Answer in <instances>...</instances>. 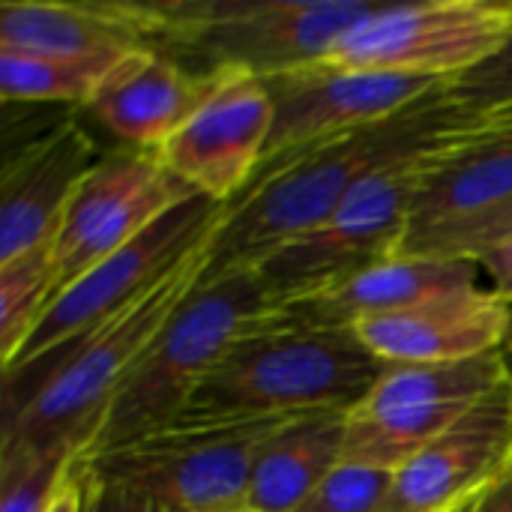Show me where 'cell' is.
<instances>
[{"label":"cell","mask_w":512,"mask_h":512,"mask_svg":"<svg viewBox=\"0 0 512 512\" xmlns=\"http://www.w3.org/2000/svg\"><path fill=\"white\" fill-rule=\"evenodd\" d=\"M474 117L456 108L447 87L402 114L300 150L264 171L225 210L210 240L201 282L255 267L264 255L330 219L366 180L408 159L471 138Z\"/></svg>","instance_id":"6da1fadb"},{"label":"cell","mask_w":512,"mask_h":512,"mask_svg":"<svg viewBox=\"0 0 512 512\" xmlns=\"http://www.w3.org/2000/svg\"><path fill=\"white\" fill-rule=\"evenodd\" d=\"M210 240L213 234L183 255L135 303L60 354L30 384L6 393L0 456L36 453L63 444L75 447L78 456L87 450L93 429L99 426L123 378L177 306L198 288L207 270Z\"/></svg>","instance_id":"7a4b0ae2"},{"label":"cell","mask_w":512,"mask_h":512,"mask_svg":"<svg viewBox=\"0 0 512 512\" xmlns=\"http://www.w3.org/2000/svg\"><path fill=\"white\" fill-rule=\"evenodd\" d=\"M267 306L270 294L255 267L198 282L123 378L78 459L114 453L180 417L216 360Z\"/></svg>","instance_id":"3957f363"},{"label":"cell","mask_w":512,"mask_h":512,"mask_svg":"<svg viewBox=\"0 0 512 512\" xmlns=\"http://www.w3.org/2000/svg\"><path fill=\"white\" fill-rule=\"evenodd\" d=\"M255 324V321H252ZM354 330L249 327L198 384V414H348L384 375Z\"/></svg>","instance_id":"277c9868"},{"label":"cell","mask_w":512,"mask_h":512,"mask_svg":"<svg viewBox=\"0 0 512 512\" xmlns=\"http://www.w3.org/2000/svg\"><path fill=\"white\" fill-rule=\"evenodd\" d=\"M306 414L183 411L156 432L96 459L84 471L150 495L165 512H228L246 504L258 450Z\"/></svg>","instance_id":"5b68a950"},{"label":"cell","mask_w":512,"mask_h":512,"mask_svg":"<svg viewBox=\"0 0 512 512\" xmlns=\"http://www.w3.org/2000/svg\"><path fill=\"white\" fill-rule=\"evenodd\" d=\"M366 0H168L156 3L165 54H192L207 69L273 78L321 63L339 36L372 15Z\"/></svg>","instance_id":"8992f818"},{"label":"cell","mask_w":512,"mask_h":512,"mask_svg":"<svg viewBox=\"0 0 512 512\" xmlns=\"http://www.w3.org/2000/svg\"><path fill=\"white\" fill-rule=\"evenodd\" d=\"M225 210V204H216L204 195H189L123 249L99 261L57 300H51L15 360L3 369L6 393L30 384L75 342L87 339L93 330L135 303L183 255H189L216 231Z\"/></svg>","instance_id":"52a82bcc"},{"label":"cell","mask_w":512,"mask_h":512,"mask_svg":"<svg viewBox=\"0 0 512 512\" xmlns=\"http://www.w3.org/2000/svg\"><path fill=\"white\" fill-rule=\"evenodd\" d=\"M507 378L504 348L459 363H387L345 414L342 462L396 474Z\"/></svg>","instance_id":"ba28073f"},{"label":"cell","mask_w":512,"mask_h":512,"mask_svg":"<svg viewBox=\"0 0 512 512\" xmlns=\"http://www.w3.org/2000/svg\"><path fill=\"white\" fill-rule=\"evenodd\" d=\"M510 39L512 0L384 3L339 36L321 63L453 81Z\"/></svg>","instance_id":"9c48e42d"},{"label":"cell","mask_w":512,"mask_h":512,"mask_svg":"<svg viewBox=\"0 0 512 512\" xmlns=\"http://www.w3.org/2000/svg\"><path fill=\"white\" fill-rule=\"evenodd\" d=\"M435 153L375 174L330 219L264 255L255 270L270 303L318 291L369 264L399 255L411 228L420 183Z\"/></svg>","instance_id":"30bf717a"},{"label":"cell","mask_w":512,"mask_h":512,"mask_svg":"<svg viewBox=\"0 0 512 512\" xmlns=\"http://www.w3.org/2000/svg\"><path fill=\"white\" fill-rule=\"evenodd\" d=\"M189 195L195 192L162 165L159 153L129 147L102 156L75 189L51 240L48 303Z\"/></svg>","instance_id":"8fae6325"},{"label":"cell","mask_w":512,"mask_h":512,"mask_svg":"<svg viewBox=\"0 0 512 512\" xmlns=\"http://www.w3.org/2000/svg\"><path fill=\"white\" fill-rule=\"evenodd\" d=\"M264 81L273 96V135L261 171L315 144L384 123L450 84L441 78L342 69L327 63Z\"/></svg>","instance_id":"7c38bea8"},{"label":"cell","mask_w":512,"mask_h":512,"mask_svg":"<svg viewBox=\"0 0 512 512\" xmlns=\"http://www.w3.org/2000/svg\"><path fill=\"white\" fill-rule=\"evenodd\" d=\"M270 135L267 81L243 69H216L213 90L159 147V159L195 195L231 207L261 171Z\"/></svg>","instance_id":"4fadbf2b"},{"label":"cell","mask_w":512,"mask_h":512,"mask_svg":"<svg viewBox=\"0 0 512 512\" xmlns=\"http://www.w3.org/2000/svg\"><path fill=\"white\" fill-rule=\"evenodd\" d=\"M512 474V375L393 474L381 512H450Z\"/></svg>","instance_id":"5bb4252c"},{"label":"cell","mask_w":512,"mask_h":512,"mask_svg":"<svg viewBox=\"0 0 512 512\" xmlns=\"http://www.w3.org/2000/svg\"><path fill=\"white\" fill-rule=\"evenodd\" d=\"M480 288V264L468 258L393 255L318 291L270 303L258 330H354L363 321L426 303L441 294Z\"/></svg>","instance_id":"9a60e30c"},{"label":"cell","mask_w":512,"mask_h":512,"mask_svg":"<svg viewBox=\"0 0 512 512\" xmlns=\"http://www.w3.org/2000/svg\"><path fill=\"white\" fill-rule=\"evenodd\" d=\"M99 159L93 138L72 117L6 150L0 174V264L54 240L75 189Z\"/></svg>","instance_id":"2e32d148"},{"label":"cell","mask_w":512,"mask_h":512,"mask_svg":"<svg viewBox=\"0 0 512 512\" xmlns=\"http://www.w3.org/2000/svg\"><path fill=\"white\" fill-rule=\"evenodd\" d=\"M0 51L27 57L165 51V30L156 3L3 0Z\"/></svg>","instance_id":"e0dca14e"},{"label":"cell","mask_w":512,"mask_h":512,"mask_svg":"<svg viewBox=\"0 0 512 512\" xmlns=\"http://www.w3.org/2000/svg\"><path fill=\"white\" fill-rule=\"evenodd\" d=\"M510 309L489 288H465L426 303L363 321L354 327L360 342L381 363H459L507 342Z\"/></svg>","instance_id":"ac0fdd59"},{"label":"cell","mask_w":512,"mask_h":512,"mask_svg":"<svg viewBox=\"0 0 512 512\" xmlns=\"http://www.w3.org/2000/svg\"><path fill=\"white\" fill-rule=\"evenodd\" d=\"M216 69L192 72L165 51H129L90 99L96 120L132 150L159 147L198 111Z\"/></svg>","instance_id":"d6986e66"},{"label":"cell","mask_w":512,"mask_h":512,"mask_svg":"<svg viewBox=\"0 0 512 512\" xmlns=\"http://www.w3.org/2000/svg\"><path fill=\"white\" fill-rule=\"evenodd\" d=\"M510 201L512 138H465L432 156L405 240L480 219Z\"/></svg>","instance_id":"ffe728a7"},{"label":"cell","mask_w":512,"mask_h":512,"mask_svg":"<svg viewBox=\"0 0 512 512\" xmlns=\"http://www.w3.org/2000/svg\"><path fill=\"white\" fill-rule=\"evenodd\" d=\"M345 459V414H306L279 429L252 468L246 510L294 512Z\"/></svg>","instance_id":"44dd1931"},{"label":"cell","mask_w":512,"mask_h":512,"mask_svg":"<svg viewBox=\"0 0 512 512\" xmlns=\"http://www.w3.org/2000/svg\"><path fill=\"white\" fill-rule=\"evenodd\" d=\"M129 54V51H126ZM126 54L93 57H27L0 51V93L3 102L21 105H90L111 69Z\"/></svg>","instance_id":"7402d4cb"},{"label":"cell","mask_w":512,"mask_h":512,"mask_svg":"<svg viewBox=\"0 0 512 512\" xmlns=\"http://www.w3.org/2000/svg\"><path fill=\"white\" fill-rule=\"evenodd\" d=\"M51 294V243L0 264V363L15 360Z\"/></svg>","instance_id":"603a6c76"},{"label":"cell","mask_w":512,"mask_h":512,"mask_svg":"<svg viewBox=\"0 0 512 512\" xmlns=\"http://www.w3.org/2000/svg\"><path fill=\"white\" fill-rule=\"evenodd\" d=\"M78 459L63 444L36 453L0 456V512H51Z\"/></svg>","instance_id":"cb8c5ba5"},{"label":"cell","mask_w":512,"mask_h":512,"mask_svg":"<svg viewBox=\"0 0 512 512\" xmlns=\"http://www.w3.org/2000/svg\"><path fill=\"white\" fill-rule=\"evenodd\" d=\"M393 471L342 462L294 512H381Z\"/></svg>","instance_id":"d4e9b609"},{"label":"cell","mask_w":512,"mask_h":512,"mask_svg":"<svg viewBox=\"0 0 512 512\" xmlns=\"http://www.w3.org/2000/svg\"><path fill=\"white\" fill-rule=\"evenodd\" d=\"M512 237V201L462 225L441 228L432 234H420L402 243L399 255H423V258H468L474 261L489 246Z\"/></svg>","instance_id":"484cf974"},{"label":"cell","mask_w":512,"mask_h":512,"mask_svg":"<svg viewBox=\"0 0 512 512\" xmlns=\"http://www.w3.org/2000/svg\"><path fill=\"white\" fill-rule=\"evenodd\" d=\"M447 96L465 114H489L512 105V39L471 72L447 84Z\"/></svg>","instance_id":"4316f807"},{"label":"cell","mask_w":512,"mask_h":512,"mask_svg":"<svg viewBox=\"0 0 512 512\" xmlns=\"http://www.w3.org/2000/svg\"><path fill=\"white\" fill-rule=\"evenodd\" d=\"M78 471L87 480V504H84V512H165L150 495L138 492L129 483L108 480V477H96V474L84 471L81 465H78Z\"/></svg>","instance_id":"83f0119b"},{"label":"cell","mask_w":512,"mask_h":512,"mask_svg":"<svg viewBox=\"0 0 512 512\" xmlns=\"http://www.w3.org/2000/svg\"><path fill=\"white\" fill-rule=\"evenodd\" d=\"M474 261L480 264V273L489 279V291L504 303H512V237L489 246Z\"/></svg>","instance_id":"f1b7e54d"},{"label":"cell","mask_w":512,"mask_h":512,"mask_svg":"<svg viewBox=\"0 0 512 512\" xmlns=\"http://www.w3.org/2000/svg\"><path fill=\"white\" fill-rule=\"evenodd\" d=\"M471 138H512V105L474 117Z\"/></svg>","instance_id":"f546056e"},{"label":"cell","mask_w":512,"mask_h":512,"mask_svg":"<svg viewBox=\"0 0 512 512\" xmlns=\"http://www.w3.org/2000/svg\"><path fill=\"white\" fill-rule=\"evenodd\" d=\"M84 504H87V480L84 474L78 471V465H72V474L54 504L51 512H84Z\"/></svg>","instance_id":"4dcf8cb0"},{"label":"cell","mask_w":512,"mask_h":512,"mask_svg":"<svg viewBox=\"0 0 512 512\" xmlns=\"http://www.w3.org/2000/svg\"><path fill=\"white\" fill-rule=\"evenodd\" d=\"M480 512H512V474L480 498Z\"/></svg>","instance_id":"1f68e13d"},{"label":"cell","mask_w":512,"mask_h":512,"mask_svg":"<svg viewBox=\"0 0 512 512\" xmlns=\"http://www.w3.org/2000/svg\"><path fill=\"white\" fill-rule=\"evenodd\" d=\"M507 309H510V324H507V342H504V354H510L512 357V303H507Z\"/></svg>","instance_id":"d6a6232c"},{"label":"cell","mask_w":512,"mask_h":512,"mask_svg":"<svg viewBox=\"0 0 512 512\" xmlns=\"http://www.w3.org/2000/svg\"><path fill=\"white\" fill-rule=\"evenodd\" d=\"M450 512H480V501H471V504H465V507H459V510H450Z\"/></svg>","instance_id":"836d02e7"},{"label":"cell","mask_w":512,"mask_h":512,"mask_svg":"<svg viewBox=\"0 0 512 512\" xmlns=\"http://www.w3.org/2000/svg\"><path fill=\"white\" fill-rule=\"evenodd\" d=\"M507 366H510V375H512V357H510V354H507Z\"/></svg>","instance_id":"e575fe53"},{"label":"cell","mask_w":512,"mask_h":512,"mask_svg":"<svg viewBox=\"0 0 512 512\" xmlns=\"http://www.w3.org/2000/svg\"><path fill=\"white\" fill-rule=\"evenodd\" d=\"M228 512H252V510H246V507H240V510H228Z\"/></svg>","instance_id":"d590c367"}]
</instances>
